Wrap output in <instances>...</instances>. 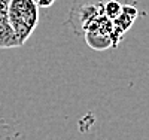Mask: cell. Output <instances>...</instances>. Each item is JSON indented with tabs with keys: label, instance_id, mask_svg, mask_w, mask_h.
<instances>
[{
	"label": "cell",
	"instance_id": "cell-1",
	"mask_svg": "<svg viewBox=\"0 0 149 140\" xmlns=\"http://www.w3.org/2000/svg\"><path fill=\"white\" fill-rule=\"evenodd\" d=\"M9 22L21 45L27 42L39 22V5L36 0H10Z\"/></svg>",
	"mask_w": 149,
	"mask_h": 140
},
{
	"label": "cell",
	"instance_id": "cell-2",
	"mask_svg": "<svg viewBox=\"0 0 149 140\" xmlns=\"http://www.w3.org/2000/svg\"><path fill=\"white\" fill-rule=\"evenodd\" d=\"M84 37L88 46L95 51H104L118 46L113 34V22L104 14L97 17L86 25L84 30Z\"/></svg>",
	"mask_w": 149,
	"mask_h": 140
},
{
	"label": "cell",
	"instance_id": "cell-3",
	"mask_svg": "<svg viewBox=\"0 0 149 140\" xmlns=\"http://www.w3.org/2000/svg\"><path fill=\"white\" fill-rule=\"evenodd\" d=\"M103 14V0H73L67 17V24L74 30L76 34H84L86 25Z\"/></svg>",
	"mask_w": 149,
	"mask_h": 140
},
{
	"label": "cell",
	"instance_id": "cell-4",
	"mask_svg": "<svg viewBox=\"0 0 149 140\" xmlns=\"http://www.w3.org/2000/svg\"><path fill=\"white\" fill-rule=\"evenodd\" d=\"M9 3L10 0H0V49L22 46L9 22Z\"/></svg>",
	"mask_w": 149,
	"mask_h": 140
},
{
	"label": "cell",
	"instance_id": "cell-5",
	"mask_svg": "<svg viewBox=\"0 0 149 140\" xmlns=\"http://www.w3.org/2000/svg\"><path fill=\"white\" fill-rule=\"evenodd\" d=\"M137 15H139V10L134 6H122V12L119 14V17L112 21L113 22V34H115L116 43H119L122 36L128 31V29L133 25Z\"/></svg>",
	"mask_w": 149,
	"mask_h": 140
},
{
	"label": "cell",
	"instance_id": "cell-6",
	"mask_svg": "<svg viewBox=\"0 0 149 140\" xmlns=\"http://www.w3.org/2000/svg\"><path fill=\"white\" fill-rule=\"evenodd\" d=\"M122 12V5L119 2H116V0H110V2L104 3V15L113 21L115 18L119 17V14Z\"/></svg>",
	"mask_w": 149,
	"mask_h": 140
},
{
	"label": "cell",
	"instance_id": "cell-7",
	"mask_svg": "<svg viewBox=\"0 0 149 140\" xmlns=\"http://www.w3.org/2000/svg\"><path fill=\"white\" fill-rule=\"evenodd\" d=\"M37 5H39V8H49V6H52L57 0H36Z\"/></svg>",
	"mask_w": 149,
	"mask_h": 140
}]
</instances>
